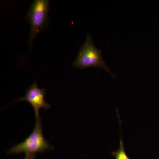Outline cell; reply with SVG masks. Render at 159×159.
Wrapping results in <instances>:
<instances>
[{
    "label": "cell",
    "mask_w": 159,
    "mask_h": 159,
    "mask_svg": "<svg viewBox=\"0 0 159 159\" xmlns=\"http://www.w3.org/2000/svg\"><path fill=\"white\" fill-rule=\"evenodd\" d=\"M73 66L82 70L89 67L102 69L110 74L113 78H116V75L111 71L103 60L102 51L95 46L89 32L84 43L80 48Z\"/></svg>",
    "instance_id": "1"
},
{
    "label": "cell",
    "mask_w": 159,
    "mask_h": 159,
    "mask_svg": "<svg viewBox=\"0 0 159 159\" xmlns=\"http://www.w3.org/2000/svg\"><path fill=\"white\" fill-rule=\"evenodd\" d=\"M53 149L43 135L42 122L39 117L36 119L35 126L30 135L23 142L11 147L7 153L8 154L25 153L34 155L38 152Z\"/></svg>",
    "instance_id": "2"
},
{
    "label": "cell",
    "mask_w": 159,
    "mask_h": 159,
    "mask_svg": "<svg viewBox=\"0 0 159 159\" xmlns=\"http://www.w3.org/2000/svg\"><path fill=\"white\" fill-rule=\"evenodd\" d=\"M48 0H35L32 2L26 18L31 25L29 43L31 49L33 41L38 34L48 27L49 23Z\"/></svg>",
    "instance_id": "3"
},
{
    "label": "cell",
    "mask_w": 159,
    "mask_h": 159,
    "mask_svg": "<svg viewBox=\"0 0 159 159\" xmlns=\"http://www.w3.org/2000/svg\"><path fill=\"white\" fill-rule=\"evenodd\" d=\"M45 89L39 88L37 83L34 82L26 90L25 96L17 100L29 102L34 109L36 119H38L40 117V110L48 109L50 107V105L45 100Z\"/></svg>",
    "instance_id": "4"
},
{
    "label": "cell",
    "mask_w": 159,
    "mask_h": 159,
    "mask_svg": "<svg viewBox=\"0 0 159 159\" xmlns=\"http://www.w3.org/2000/svg\"><path fill=\"white\" fill-rule=\"evenodd\" d=\"M117 113L118 114V119H119V131H120V141L118 149L112 152V154L113 156L115 159H130L126 153L125 149L124 142H123V137L122 132H121V121L119 116V111L117 110Z\"/></svg>",
    "instance_id": "5"
},
{
    "label": "cell",
    "mask_w": 159,
    "mask_h": 159,
    "mask_svg": "<svg viewBox=\"0 0 159 159\" xmlns=\"http://www.w3.org/2000/svg\"><path fill=\"white\" fill-rule=\"evenodd\" d=\"M34 155H29L26 154L25 157V159H34Z\"/></svg>",
    "instance_id": "6"
}]
</instances>
